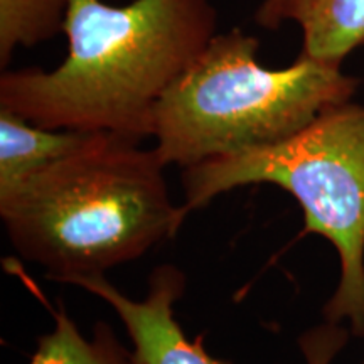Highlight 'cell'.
I'll return each mask as SVG.
<instances>
[{"mask_svg":"<svg viewBox=\"0 0 364 364\" xmlns=\"http://www.w3.org/2000/svg\"><path fill=\"white\" fill-rule=\"evenodd\" d=\"M213 0H70L68 54L51 71L4 70L0 108L49 130L152 136L159 100L216 33Z\"/></svg>","mask_w":364,"mask_h":364,"instance_id":"6da1fadb","label":"cell"},{"mask_svg":"<svg viewBox=\"0 0 364 364\" xmlns=\"http://www.w3.org/2000/svg\"><path fill=\"white\" fill-rule=\"evenodd\" d=\"M164 164L140 140L95 132L83 147L0 196L9 240L66 282L142 257L188 216L171 201Z\"/></svg>","mask_w":364,"mask_h":364,"instance_id":"7a4b0ae2","label":"cell"},{"mask_svg":"<svg viewBox=\"0 0 364 364\" xmlns=\"http://www.w3.org/2000/svg\"><path fill=\"white\" fill-rule=\"evenodd\" d=\"M260 39L235 27L216 34L167 88L152 118L164 166L182 169L299 134L322 113L351 102L359 80L341 65L300 53L270 70L257 59Z\"/></svg>","mask_w":364,"mask_h":364,"instance_id":"3957f363","label":"cell"},{"mask_svg":"<svg viewBox=\"0 0 364 364\" xmlns=\"http://www.w3.org/2000/svg\"><path fill=\"white\" fill-rule=\"evenodd\" d=\"M280 186L304 211L302 235H321L341 258V282L324 307L364 336V107L344 103L279 144L216 157L182 172L186 211L247 184Z\"/></svg>","mask_w":364,"mask_h":364,"instance_id":"277c9868","label":"cell"},{"mask_svg":"<svg viewBox=\"0 0 364 364\" xmlns=\"http://www.w3.org/2000/svg\"><path fill=\"white\" fill-rule=\"evenodd\" d=\"M66 284L78 285L113 307L134 343L132 364H230L213 358L203 338L188 339L176 321L174 306L184 292L186 277L174 265L152 272L144 300L127 297L103 273L73 277Z\"/></svg>","mask_w":364,"mask_h":364,"instance_id":"5b68a950","label":"cell"},{"mask_svg":"<svg viewBox=\"0 0 364 364\" xmlns=\"http://www.w3.org/2000/svg\"><path fill=\"white\" fill-rule=\"evenodd\" d=\"M255 21L265 29L294 22L302 33V54L343 65L364 46V0H262Z\"/></svg>","mask_w":364,"mask_h":364,"instance_id":"8992f818","label":"cell"},{"mask_svg":"<svg viewBox=\"0 0 364 364\" xmlns=\"http://www.w3.org/2000/svg\"><path fill=\"white\" fill-rule=\"evenodd\" d=\"M95 132L49 130L0 108V196L88 142Z\"/></svg>","mask_w":364,"mask_h":364,"instance_id":"52a82bcc","label":"cell"},{"mask_svg":"<svg viewBox=\"0 0 364 364\" xmlns=\"http://www.w3.org/2000/svg\"><path fill=\"white\" fill-rule=\"evenodd\" d=\"M29 364H132V359L107 322H98L93 338L86 339L59 304L54 329L39 338Z\"/></svg>","mask_w":364,"mask_h":364,"instance_id":"ba28073f","label":"cell"},{"mask_svg":"<svg viewBox=\"0 0 364 364\" xmlns=\"http://www.w3.org/2000/svg\"><path fill=\"white\" fill-rule=\"evenodd\" d=\"M70 0H0V66L17 48H33L65 33Z\"/></svg>","mask_w":364,"mask_h":364,"instance_id":"9c48e42d","label":"cell"},{"mask_svg":"<svg viewBox=\"0 0 364 364\" xmlns=\"http://www.w3.org/2000/svg\"><path fill=\"white\" fill-rule=\"evenodd\" d=\"M346 338H348L346 331L338 329L336 324L312 331L302 341V348L309 364H329L334 354L344 346Z\"/></svg>","mask_w":364,"mask_h":364,"instance_id":"30bf717a","label":"cell"}]
</instances>
